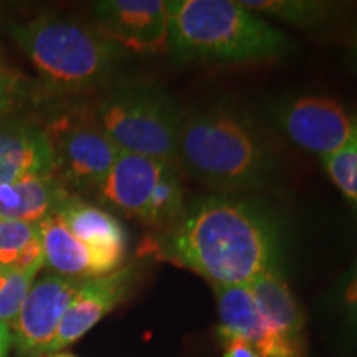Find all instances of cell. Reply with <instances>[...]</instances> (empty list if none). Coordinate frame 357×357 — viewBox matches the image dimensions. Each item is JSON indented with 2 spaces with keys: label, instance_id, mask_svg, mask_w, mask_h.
<instances>
[{
  "label": "cell",
  "instance_id": "1",
  "mask_svg": "<svg viewBox=\"0 0 357 357\" xmlns=\"http://www.w3.org/2000/svg\"><path fill=\"white\" fill-rule=\"evenodd\" d=\"M158 248L164 260L204 276L212 287L248 284L265 271L281 270L287 230L261 200L212 194L187 204Z\"/></svg>",
  "mask_w": 357,
  "mask_h": 357
},
{
  "label": "cell",
  "instance_id": "2",
  "mask_svg": "<svg viewBox=\"0 0 357 357\" xmlns=\"http://www.w3.org/2000/svg\"><path fill=\"white\" fill-rule=\"evenodd\" d=\"M177 166L218 194H235L266 185L278 159L250 116L217 105L184 116Z\"/></svg>",
  "mask_w": 357,
  "mask_h": 357
},
{
  "label": "cell",
  "instance_id": "3",
  "mask_svg": "<svg viewBox=\"0 0 357 357\" xmlns=\"http://www.w3.org/2000/svg\"><path fill=\"white\" fill-rule=\"evenodd\" d=\"M166 50L176 63H257L296 45L240 2L167 0Z\"/></svg>",
  "mask_w": 357,
  "mask_h": 357
},
{
  "label": "cell",
  "instance_id": "4",
  "mask_svg": "<svg viewBox=\"0 0 357 357\" xmlns=\"http://www.w3.org/2000/svg\"><path fill=\"white\" fill-rule=\"evenodd\" d=\"M8 35L30 58L48 96L82 95L113 77L124 50L96 26L66 17H37L8 25Z\"/></svg>",
  "mask_w": 357,
  "mask_h": 357
},
{
  "label": "cell",
  "instance_id": "5",
  "mask_svg": "<svg viewBox=\"0 0 357 357\" xmlns=\"http://www.w3.org/2000/svg\"><path fill=\"white\" fill-rule=\"evenodd\" d=\"M95 113L101 128L121 153L177 164V144L185 113L158 84H114L98 102Z\"/></svg>",
  "mask_w": 357,
  "mask_h": 357
},
{
  "label": "cell",
  "instance_id": "6",
  "mask_svg": "<svg viewBox=\"0 0 357 357\" xmlns=\"http://www.w3.org/2000/svg\"><path fill=\"white\" fill-rule=\"evenodd\" d=\"M95 192L108 207L162 230L176 225L187 207L177 164L139 154L119 153Z\"/></svg>",
  "mask_w": 357,
  "mask_h": 357
},
{
  "label": "cell",
  "instance_id": "7",
  "mask_svg": "<svg viewBox=\"0 0 357 357\" xmlns=\"http://www.w3.org/2000/svg\"><path fill=\"white\" fill-rule=\"evenodd\" d=\"M53 154V176L66 189L96 190L121 151L98 121L95 109H66L43 128Z\"/></svg>",
  "mask_w": 357,
  "mask_h": 357
},
{
  "label": "cell",
  "instance_id": "8",
  "mask_svg": "<svg viewBox=\"0 0 357 357\" xmlns=\"http://www.w3.org/2000/svg\"><path fill=\"white\" fill-rule=\"evenodd\" d=\"M271 118L289 141L321 159L346 146L357 129V116L323 96H294L280 101L271 109Z\"/></svg>",
  "mask_w": 357,
  "mask_h": 357
},
{
  "label": "cell",
  "instance_id": "9",
  "mask_svg": "<svg viewBox=\"0 0 357 357\" xmlns=\"http://www.w3.org/2000/svg\"><path fill=\"white\" fill-rule=\"evenodd\" d=\"M83 281L52 271L33 281L19 316L10 324L12 346L22 357L48 354L63 314Z\"/></svg>",
  "mask_w": 357,
  "mask_h": 357
},
{
  "label": "cell",
  "instance_id": "10",
  "mask_svg": "<svg viewBox=\"0 0 357 357\" xmlns=\"http://www.w3.org/2000/svg\"><path fill=\"white\" fill-rule=\"evenodd\" d=\"M96 29L123 50L154 53L167 43L166 0H102L93 3Z\"/></svg>",
  "mask_w": 357,
  "mask_h": 357
},
{
  "label": "cell",
  "instance_id": "11",
  "mask_svg": "<svg viewBox=\"0 0 357 357\" xmlns=\"http://www.w3.org/2000/svg\"><path fill=\"white\" fill-rule=\"evenodd\" d=\"M137 275L139 268L128 265L109 275L84 280L63 314L56 336L48 349V356L77 342L116 306L121 305L136 284Z\"/></svg>",
  "mask_w": 357,
  "mask_h": 357
},
{
  "label": "cell",
  "instance_id": "12",
  "mask_svg": "<svg viewBox=\"0 0 357 357\" xmlns=\"http://www.w3.org/2000/svg\"><path fill=\"white\" fill-rule=\"evenodd\" d=\"M218 305V337H242L260 357H306L271 329L250 291L248 284H215Z\"/></svg>",
  "mask_w": 357,
  "mask_h": 357
},
{
  "label": "cell",
  "instance_id": "13",
  "mask_svg": "<svg viewBox=\"0 0 357 357\" xmlns=\"http://www.w3.org/2000/svg\"><path fill=\"white\" fill-rule=\"evenodd\" d=\"M35 176H53L52 147L43 128L0 119V185Z\"/></svg>",
  "mask_w": 357,
  "mask_h": 357
},
{
  "label": "cell",
  "instance_id": "14",
  "mask_svg": "<svg viewBox=\"0 0 357 357\" xmlns=\"http://www.w3.org/2000/svg\"><path fill=\"white\" fill-rule=\"evenodd\" d=\"M55 215L79 242L95 250L114 266H123L126 258L128 234L114 215L96 205L84 202L73 194L61 202Z\"/></svg>",
  "mask_w": 357,
  "mask_h": 357
},
{
  "label": "cell",
  "instance_id": "15",
  "mask_svg": "<svg viewBox=\"0 0 357 357\" xmlns=\"http://www.w3.org/2000/svg\"><path fill=\"white\" fill-rule=\"evenodd\" d=\"M38 234L42 240L45 265L50 268L52 273L88 280L119 270L95 250L79 242L55 213L40 223Z\"/></svg>",
  "mask_w": 357,
  "mask_h": 357
},
{
  "label": "cell",
  "instance_id": "16",
  "mask_svg": "<svg viewBox=\"0 0 357 357\" xmlns=\"http://www.w3.org/2000/svg\"><path fill=\"white\" fill-rule=\"evenodd\" d=\"M248 288L271 329L278 333L294 351L306 356L305 314L289 291L281 270H270L258 275L255 280L250 281Z\"/></svg>",
  "mask_w": 357,
  "mask_h": 357
},
{
  "label": "cell",
  "instance_id": "17",
  "mask_svg": "<svg viewBox=\"0 0 357 357\" xmlns=\"http://www.w3.org/2000/svg\"><path fill=\"white\" fill-rule=\"evenodd\" d=\"M71 192L55 176L25 177L0 185V218L40 225Z\"/></svg>",
  "mask_w": 357,
  "mask_h": 357
},
{
  "label": "cell",
  "instance_id": "18",
  "mask_svg": "<svg viewBox=\"0 0 357 357\" xmlns=\"http://www.w3.org/2000/svg\"><path fill=\"white\" fill-rule=\"evenodd\" d=\"M43 265L38 225L0 218V270L38 273Z\"/></svg>",
  "mask_w": 357,
  "mask_h": 357
},
{
  "label": "cell",
  "instance_id": "19",
  "mask_svg": "<svg viewBox=\"0 0 357 357\" xmlns=\"http://www.w3.org/2000/svg\"><path fill=\"white\" fill-rule=\"evenodd\" d=\"M240 3L263 19L273 17L296 26L318 25L339 8V3L321 0H243Z\"/></svg>",
  "mask_w": 357,
  "mask_h": 357
},
{
  "label": "cell",
  "instance_id": "20",
  "mask_svg": "<svg viewBox=\"0 0 357 357\" xmlns=\"http://www.w3.org/2000/svg\"><path fill=\"white\" fill-rule=\"evenodd\" d=\"M323 166L357 212V129L346 146L323 158Z\"/></svg>",
  "mask_w": 357,
  "mask_h": 357
},
{
  "label": "cell",
  "instance_id": "21",
  "mask_svg": "<svg viewBox=\"0 0 357 357\" xmlns=\"http://www.w3.org/2000/svg\"><path fill=\"white\" fill-rule=\"evenodd\" d=\"M35 271H3L0 273V323L10 324L19 316L26 294L37 280Z\"/></svg>",
  "mask_w": 357,
  "mask_h": 357
},
{
  "label": "cell",
  "instance_id": "22",
  "mask_svg": "<svg viewBox=\"0 0 357 357\" xmlns=\"http://www.w3.org/2000/svg\"><path fill=\"white\" fill-rule=\"evenodd\" d=\"M29 79L17 73H0V113L17 109L25 105L33 86H26Z\"/></svg>",
  "mask_w": 357,
  "mask_h": 357
},
{
  "label": "cell",
  "instance_id": "23",
  "mask_svg": "<svg viewBox=\"0 0 357 357\" xmlns=\"http://www.w3.org/2000/svg\"><path fill=\"white\" fill-rule=\"evenodd\" d=\"M342 305L346 306L352 323L357 326V263L347 271L341 283Z\"/></svg>",
  "mask_w": 357,
  "mask_h": 357
},
{
  "label": "cell",
  "instance_id": "24",
  "mask_svg": "<svg viewBox=\"0 0 357 357\" xmlns=\"http://www.w3.org/2000/svg\"><path fill=\"white\" fill-rule=\"evenodd\" d=\"M220 341L223 344V357H260L258 352L242 337L227 336L220 337Z\"/></svg>",
  "mask_w": 357,
  "mask_h": 357
},
{
  "label": "cell",
  "instance_id": "25",
  "mask_svg": "<svg viewBox=\"0 0 357 357\" xmlns=\"http://www.w3.org/2000/svg\"><path fill=\"white\" fill-rule=\"evenodd\" d=\"M12 347V333L7 324L0 323V357H8Z\"/></svg>",
  "mask_w": 357,
  "mask_h": 357
},
{
  "label": "cell",
  "instance_id": "26",
  "mask_svg": "<svg viewBox=\"0 0 357 357\" xmlns=\"http://www.w3.org/2000/svg\"><path fill=\"white\" fill-rule=\"evenodd\" d=\"M48 357H75V356L68 354V352H55V354H50Z\"/></svg>",
  "mask_w": 357,
  "mask_h": 357
},
{
  "label": "cell",
  "instance_id": "27",
  "mask_svg": "<svg viewBox=\"0 0 357 357\" xmlns=\"http://www.w3.org/2000/svg\"><path fill=\"white\" fill-rule=\"evenodd\" d=\"M0 273H3V271H2V270H0Z\"/></svg>",
  "mask_w": 357,
  "mask_h": 357
},
{
  "label": "cell",
  "instance_id": "28",
  "mask_svg": "<svg viewBox=\"0 0 357 357\" xmlns=\"http://www.w3.org/2000/svg\"><path fill=\"white\" fill-rule=\"evenodd\" d=\"M356 52H357V45H356Z\"/></svg>",
  "mask_w": 357,
  "mask_h": 357
}]
</instances>
